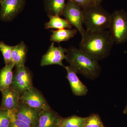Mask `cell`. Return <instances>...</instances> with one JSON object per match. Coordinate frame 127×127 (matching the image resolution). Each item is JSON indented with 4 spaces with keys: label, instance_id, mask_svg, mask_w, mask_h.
<instances>
[{
    "label": "cell",
    "instance_id": "cell-4",
    "mask_svg": "<svg viewBox=\"0 0 127 127\" xmlns=\"http://www.w3.org/2000/svg\"><path fill=\"white\" fill-rule=\"evenodd\" d=\"M109 31L114 43L123 44L127 42V11L117 10L111 14Z\"/></svg>",
    "mask_w": 127,
    "mask_h": 127
},
{
    "label": "cell",
    "instance_id": "cell-2",
    "mask_svg": "<svg viewBox=\"0 0 127 127\" xmlns=\"http://www.w3.org/2000/svg\"><path fill=\"white\" fill-rule=\"evenodd\" d=\"M65 59L77 73L89 79L99 76L101 68L98 62L79 48L71 47L67 49Z\"/></svg>",
    "mask_w": 127,
    "mask_h": 127
},
{
    "label": "cell",
    "instance_id": "cell-13",
    "mask_svg": "<svg viewBox=\"0 0 127 127\" xmlns=\"http://www.w3.org/2000/svg\"><path fill=\"white\" fill-rule=\"evenodd\" d=\"M2 101L0 108L9 110H15L20 101V95L10 87L1 91Z\"/></svg>",
    "mask_w": 127,
    "mask_h": 127
},
{
    "label": "cell",
    "instance_id": "cell-20",
    "mask_svg": "<svg viewBox=\"0 0 127 127\" xmlns=\"http://www.w3.org/2000/svg\"><path fill=\"white\" fill-rule=\"evenodd\" d=\"M15 46L8 45L3 41H0V51L2 53L5 65L12 62V54Z\"/></svg>",
    "mask_w": 127,
    "mask_h": 127
},
{
    "label": "cell",
    "instance_id": "cell-22",
    "mask_svg": "<svg viewBox=\"0 0 127 127\" xmlns=\"http://www.w3.org/2000/svg\"><path fill=\"white\" fill-rule=\"evenodd\" d=\"M10 121V110L0 108V127H9Z\"/></svg>",
    "mask_w": 127,
    "mask_h": 127
},
{
    "label": "cell",
    "instance_id": "cell-19",
    "mask_svg": "<svg viewBox=\"0 0 127 127\" xmlns=\"http://www.w3.org/2000/svg\"><path fill=\"white\" fill-rule=\"evenodd\" d=\"M85 118L72 116L63 118L59 127H83Z\"/></svg>",
    "mask_w": 127,
    "mask_h": 127
},
{
    "label": "cell",
    "instance_id": "cell-6",
    "mask_svg": "<svg viewBox=\"0 0 127 127\" xmlns=\"http://www.w3.org/2000/svg\"><path fill=\"white\" fill-rule=\"evenodd\" d=\"M63 16L82 36L86 30L83 27V12L82 7L71 0H68L64 10Z\"/></svg>",
    "mask_w": 127,
    "mask_h": 127
},
{
    "label": "cell",
    "instance_id": "cell-18",
    "mask_svg": "<svg viewBox=\"0 0 127 127\" xmlns=\"http://www.w3.org/2000/svg\"><path fill=\"white\" fill-rule=\"evenodd\" d=\"M50 18V21L46 23V29H56L61 30L63 29H71L72 26L65 19L61 18V16L57 15H48Z\"/></svg>",
    "mask_w": 127,
    "mask_h": 127
},
{
    "label": "cell",
    "instance_id": "cell-23",
    "mask_svg": "<svg viewBox=\"0 0 127 127\" xmlns=\"http://www.w3.org/2000/svg\"><path fill=\"white\" fill-rule=\"evenodd\" d=\"M11 121L9 127H32L26 123L18 119L15 115L13 110H10Z\"/></svg>",
    "mask_w": 127,
    "mask_h": 127
},
{
    "label": "cell",
    "instance_id": "cell-27",
    "mask_svg": "<svg viewBox=\"0 0 127 127\" xmlns=\"http://www.w3.org/2000/svg\"><path fill=\"white\" fill-rule=\"evenodd\" d=\"M4 0H0V4L1 3L2 1H4Z\"/></svg>",
    "mask_w": 127,
    "mask_h": 127
},
{
    "label": "cell",
    "instance_id": "cell-21",
    "mask_svg": "<svg viewBox=\"0 0 127 127\" xmlns=\"http://www.w3.org/2000/svg\"><path fill=\"white\" fill-rule=\"evenodd\" d=\"M104 127L99 115L92 113L85 118L83 127Z\"/></svg>",
    "mask_w": 127,
    "mask_h": 127
},
{
    "label": "cell",
    "instance_id": "cell-16",
    "mask_svg": "<svg viewBox=\"0 0 127 127\" xmlns=\"http://www.w3.org/2000/svg\"><path fill=\"white\" fill-rule=\"evenodd\" d=\"M66 3V0H44L45 9L48 15L63 16Z\"/></svg>",
    "mask_w": 127,
    "mask_h": 127
},
{
    "label": "cell",
    "instance_id": "cell-24",
    "mask_svg": "<svg viewBox=\"0 0 127 127\" xmlns=\"http://www.w3.org/2000/svg\"><path fill=\"white\" fill-rule=\"evenodd\" d=\"M82 8L91 6L95 4L91 0H71Z\"/></svg>",
    "mask_w": 127,
    "mask_h": 127
},
{
    "label": "cell",
    "instance_id": "cell-7",
    "mask_svg": "<svg viewBox=\"0 0 127 127\" xmlns=\"http://www.w3.org/2000/svg\"><path fill=\"white\" fill-rule=\"evenodd\" d=\"M42 109L34 108L20 100L17 108L13 110L16 117L32 127H37L39 115Z\"/></svg>",
    "mask_w": 127,
    "mask_h": 127
},
{
    "label": "cell",
    "instance_id": "cell-14",
    "mask_svg": "<svg viewBox=\"0 0 127 127\" xmlns=\"http://www.w3.org/2000/svg\"><path fill=\"white\" fill-rule=\"evenodd\" d=\"M27 47L23 42L15 46L12 54V61L16 68L25 66Z\"/></svg>",
    "mask_w": 127,
    "mask_h": 127
},
{
    "label": "cell",
    "instance_id": "cell-25",
    "mask_svg": "<svg viewBox=\"0 0 127 127\" xmlns=\"http://www.w3.org/2000/svg\"><path fill=\"white\" fill-rule=\"evenodd\" d=\"M95 4H101L103 0H91Z\"/></svg>",
    "mask_w": 127,
    "mask_h": 127
},
{
    "label": "cell",
    "instance_id": "cell-8",
    "mask_svg": "<svg viewBox=\"0 0 127 127\" xmlns=\"http://www.w3.org/2000/svg\"><path fill=\"white\" fill-rule=\"evenodd\" d=\"M20 100L34 108L46 110L51 108L42 94L34 86L20 96Z\"/></svg>",
    "mask_w": 127,
    "mask_h": 127
},
{
    "label": "cell",
    "instance_id": "cell-10",
    "mask_svg": "<svg viewBox=\"0 0 127 127\" xmlns=\"http://www.w3.org/2000/svg\"><path fill=\"white\" fill-rule=\"evenodd\" d=\"M67 49L61 46L56 47L54 42H52L48 48L47 52L43 55L41 62L42 66L52 65H58L64 67L63 63L65 59Z\"/></svg>",
    "mask_w": 127,
    "mask_h": 127
},
{
    "label": "cell",
    "instance_id": "cell-15",
    "mask_svg": "<svg viewBox=\"0 0 127 127\" xmlns=\"http://www.w3.org/2000/svg\"><path fill=\"white\" fill-rule=\"evenodd\" d=\"M15 66L13 62L6 65L0 70V91L10 87L13 72L12 70Z\"/></svg>",
    "mask_w": 127,
    "mask_h": 127
},
{
    "label": "cell",
    "instance_id": "cell-17",
    "mask_svg": "<svg viewBox=\"0 0 127 127\" xmlns=\"http://www.w3.org/2000/svg\"><path fill=\"white\" fill-rule=\"evenodd\" d=\"M77 31L76 29H63L52 31V34L51 36L50 40L58 43L68 41L74 37Z\"/></svg>",
    "mask_w": 127,
    "mask_h": 127
},
{
    "label": "cell",
    "instance_id": "cell-12",
    "mask_svg": "<svg viewBox=\"0 0 127 127\" xmlns=\"http://www.w3.org/2000/svg\"><path fill=\"white\" fill-rule=\"evenodd\" d=\"M63 118L50 108L40 113L37 127H59Z\"/></svg>",
    "mask_w": 127,
    "mask_h": 127
},
{
    "label": "cell",
    "instance_id": "cell-3",
    "mask_svg": "<svg viewBox=\"0 0 127 127\" xmlns=\"http://www.w3.org/2000/svg\"><path fill=\"white\" fill-rule=\"evenodd\" d=\"M82 9L83 25L86 30L98 31L109 29L111 14L101 4H94Z\"/></svg>",
    "mask_w": 127,
    "mask_h": 127
},
{
    "label": "cell",
    "instance_id": "cell-11",
    "mask_svg": "<svg viewBox=\"0 0 127 127\" xmlns=\"http://www.w3.org/2000/svg\"><path fill=\"white\" fill-rule=\"evenodd\" d=\"M67 72L66 78L68 79L73 94L76 96H83L88 92L87 87L79 79L77 73L70 66H65Z\"/></svg>",
    "mask_w": 127,
    "mask_h": 127
},
{
    "label": "cell",
    "instance_id": "cell-28",
    "mask_svg": "<svg viewBox=\"0 0 127 127\" xmlns=\"http://www.w3.org/2000/svg\"></svg>",
    "mask_w": 127,
    "mask_h": 127
},
{
    "label": "cell",
    "instance_id": "cell-1",
    "mask_svg": "<svg viewBox=\"0 0 127 127\" xmlns=\"http://www.w3.org/2000/svg\"><path fill=\"white\" fill-rule=\"evenodd\" d=\"M114 43L109 30L92 31L86 30L82 36L79 48L98 61L109 56Z\"/></svg>",
    "mask_w": 127,
    "mask_h": 127
},
{
    "label": "cell",
    "instance_id": "cell-5",
    "mask_svg": "<svg viewBox=\"0 0 127 127\" xmlns=\"http://www.w3.org/2000/svg\"><path fill=\"white\" fill-rule=\"evenodd\" d=\"M32 86V77L28 68L25 65L16 68L11 87L21 96Z\"/></svg>",
    "mask_w": 127,
    "mask_h": 127
},
{
    "label": "cell",
    "instance_id": "cell-9",
    "mask_svg": "<svg viewBox=\"0 0 127 127\" xmlns=\"http://www.w3.org/2000/svg\"><path fill=\"white\" fill-rule=\"evenodd\" d=\"M25 1L4 0L0 4V19L5 22L12 20L22 10Z\"/></svg>",
    "mask_w": 127,
    "mask_h": 127
},
{
    "label": "cell",
    "instance_id": "cell-26",
    "mask_svg": "<svg viewBox=\"0 0 127 127\" xmlns=\"http://www.w3.org/2000/svg\"><path fill=\"white\" fill-rule=\"evenodd\" d=\"M125 114H127V105L125 107V109L123 112Z\"/></svg>",
    "mask_w": 127,
    "mask_h": 127
}]
</instances>
